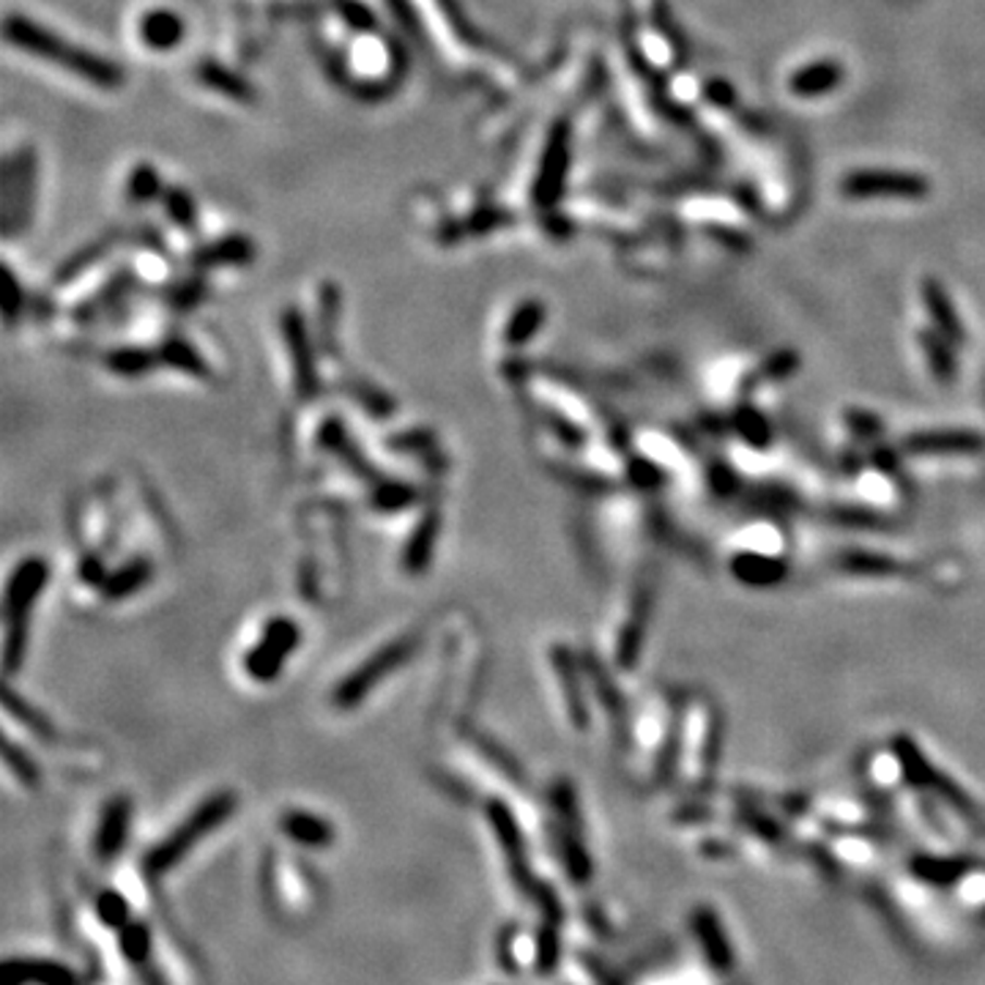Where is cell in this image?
Listing matches in <instances>:
<instances>
[{
  "label": "cell",
  "instance_id": "cell-10",
  "mask_svg": "<svg viewBox=\"0 0 985 985\" xmlns=\"http://www.w3.org/2000/svg\"><path fill=\"white\" fill-rule=\"evenodd\" d=\"M3 985H83L74 969L63 966L58 961H41V958H12L3 963L0 974Z\"/></svg>",
  "mask_w": 985,
  "mask_h": 985
},
{
  "label": "cell",
  "instance_id": "cell-20",
  "mask_svg": "<svg viewBox=\"0 0 985 985\" xmlns=\"http://www.w3.org/2000/svg\"><path fill=\"white\" fill-rule=\"evenodd\" d=\"M553 665H556L558 681H562L569 715H572L575 726L583 731V728L589 726V723H586L589 721V715H586L583 693H580V670H578V665H575V654L569 652L567 647H556L553 649Z\"/></svg>",
  "mask_w": 985,
  "mask_h": 985
},
{
  "label": "cell",
  "instance_id": "cell-14",
  "mask_svg": "<svg viewBox=\"0 0 985 985\" xmlns=\"http://www.w3.org/2000/svg\"><path fill=\"white\" fill-rule=\"evenodd\" d=\"M280 829L293 844L305 846V849H327L334 844V824L318 813L299 811V808L282 813Z\"/></svg>",
  "mask_w": 985,
  "mask_h": 985
},
{
  "label": "cell",
  "instance_id": "cell-19",
  "mask_svg": "<svg viewBox=\"0 0 985 985\" xmlns=\"http://www.w3.org/2000/svg\"><path fill=\"white\" fill-rule=\"evenodd\" d=\"M972 862L963 860V857H928L920 854L912 860V873L920 882L931 884V887H952V884L963 882V878L972 873Z\"/></svg>",
  "mask_w": 985,
  "mask_h": 985
},
{
  "label": "cell",
  "instance_id": "cell-4",
  "mask_svg": "<svg viewBox=\"0 0 985 985\" xmlns=\"http://www.w3.org/2000/svg\"><path fill=\"white\" fill-rule=\"evenodd\" d=\"M679 739L685 748V761L693 766L695 780L704 783L715 769L717 753H721V723H717L715 706L704 695H693L685 701V710L679 715Z\"/></svg>",
  "mask_w": 985,
  "mask_h": 985
},
{
  "label": "cell",
  "instance_id": "cell-7",
  "mask_svg": "<svg viewBox=\"0 0 985 985\" xmlns=\"http://www.w3.org/2000/svg\"><path fill=\"white\" fill-rule=\"evenodd\" d=\"M484 811H488L490 827H493V833H496V838H498V844H502L504 854H507L509 873H513L515 884H518L520 890L529 892V896H531V892H534V887H537V878L531 876V871H529V857H526V840H524V833H520V827H518V818L513 816L509 805H507V802H502V800H490Z\"/></svg>",
  "mask_w": 985,
  "mask_h": 985
},
{
  "label": "cell",
  "instance_id": "cell-36",
  "mask_svg": "<svg viewBox=\"0 0 985 985\" xmlns=\"http://www.w3.org/2000/svg\"><path fill=\"white\" fill-rule=\"evenodd\" d=\"M710 233L717 238V242L726 244V247H731V249H739V253H742V249H748V247H750L748 238H742V236H739V233L728 231V227H723V231H717V227H710Z\"/></svg>",
  "mask_w": 985,
  "mask_h": 985
},
{
  "label": "cell",
  "instance_id": "cell-15",
  "mask_svg": "<svg viewBox=\"0 0 985 985\" xmlns=\"http://www.w3.org/2000/svg\"><path fill=\"white\" fill-rule=\"evenodd\" d=\"M285 334L287 343L293 348V367H296V389H299V397L310 401L312 394L318 392V375H316V361H312V348L310 340H307L305 327L296 316L285 318Z\"/></svg>",
  "mask_w": 985,
  "mask_h": 985
},
{
  "label": "cell",
  "instance_id": "cell-26",
  "mask_svg": "<svg viewBox=\"0 0 985 985\" xmlns=\"http://www.w3.org/2000/svg\"><path fill=\"white\" fill-rule=\"evenodd\" d=\"M121 952L126 956V961L132 963H146L151 956V931L146 923H126L121 928Z\"/></svg>",
  "mask_w": 985,
  "mask_h": 985
},
{
  "label": "cell",
  "instance_id": "cell-16",
  "mask_svg": "<svg viewBox=\"0 0 985 985\" xmlns=\"http://www.w3.org/2000/svg\"><path fill=\"white\" fill-rule=\"evenodd\" d=\"M923 301L928 307V316L934 321L936 332L945 334L950 343H963L966 340V329H963L961 318H958L956 307H952L950 293L945 291V285L939 280L923 282Z\"/></svg>",
  "mask_w": 985,
  "mask_h": 985
},
{
  "label": "cell",
  "instance_id": "cell-29",
  "mask_svg": "<svg viewBox=\"0 0 985 985\" xmlns=\"http://www.w3.org/2000/svg\"><path fill=\"white\" fill-rule=\"evenodd\" d=\"M912 446L914 450H928V452H936V450H974V446H980V441H977V435H969V433H941V435H918V439L912 441Z\"/></svg>",
  "mask_w": 985,
  "mask_h": 985
},
{
  "label": "cell",
  "instance_id": "cell-27",
  "mask_svg": "<svg viewBox=\"0 0 985 985\" xmlns=\"http://www.w3.org/2000/svg\"><path fill=\"white\" fill-rule=\"evenodd\" d=\"M96 914L108 928L121 931L126 923H132V909L119 890H102L96 896Z\"/></svg>",
  "mask_w": 985,
  "mask_h": 985
},
{
  "label": "cell",
  "instance_id": "cell-31",
  "mask_svg": "<svg viewBox=\"0 0 985 985\" xmlns=\"http://www.w3.org/2000/svg\"><path fill=\"white\" fill-rule=\"evenodd\" d=\"M162 359L168 361V365L178 367V370L189 372V375H200V378L206 375V365H204V361H200V356H197L195 350H192L189 345H184V343H170V345H164V348H162Z\"/></svg>",
  "mask_w": 985,
  "mask_h": 985
},
{
  "label": "cell",
  "instance_id": "cell-5",
  "mask_svg": "<svg viewBox=\"0 0 985 985\" xmlns=\"http://www.w3.org/2000/svg\"><path fill=\"white\" fill-rule=\"evenodd\" d=\"M299 643L301 627L296 621L287 619V616H271L263 625L260 641L244 657V670L249 674V679L271 685L282 674L287 657L299 649Z\"/></svg>",
  "mask_w": 985,
  "mask_h": 985
},
{
  "label": "cell",
  "instance_id": "cell-18",
  "mask_svg": "<svg viewBox=\"0 0 985 985\" xmlns=\"http://www.w3.org/2000/svg\"><path fill=\"white\" fill-rule=\"evenodd\" d=\"M151 578L153 567L148 558L143 556L130 558V562L121 564L119 569L108 572V578H104L102 583V594L110 603H119V600H126L132 598V594H137L140 589H146V586L151 583Z\"/></svg>",
  "mask_w": 985,
  "mask_h": 985
},
{
  "label": "cell",
  "instance_id": "cell-28",
  "mask_svg": "<svg viewBox=\"0 0 985 985\" xmlns=\"http://www.w3.org/2000/svg\"><path fill=\"white\" fill-rule=\"evenodd\" d=\"M558 952H562V941H558V925L547 923L540 928L537 936V969L542 974H551L558 963Z\"/></svg>",
  "mask_w": 985,
  "mask_h": 985
},
{
  "label": "cell",
  "instance_id": "cell-2",
  "mask_svg": "<svg viewBox=\"0 0 985 985\" xmlns=\"http://www.w3.org/2000/svg\"><path fill=\"white\" fill-rule=\"evenodd\" d=\"M50 580V567L45 558L28 556L17 564L7 583V600H3V619H7V674L23 665L25 643H28V619L34 611L36 600L45 591Z\"/></svg>",
  "mask_w": 985,
  "mask_h": 985
},
{
  "label": "cell",
  "instance_id": "cell-21",
  "mask_svg": "<svg viewBox=\"0 0 985 985\" xmlns=\"http://www.w3.org/2000/svg\"><path fill=\"white\" fill-rule=\"evenodd\" d=\"M419 502V490L403 479H378L372 482L370 507L383 515H397Z\"/></svg>",
  "mask_w": 985,
  "mask_h": 985
},
{
  "label": "cell",
  "instance_id": "cell-8",
  "mask_svg": "<svg viewBox=\"0 0 985 985\" xmlns=\"http://www.w3.org/2000/svg\"><path fill=\"white\" fill-rule=\"evenodd\" d=\"M690 931H693L695 945H699L701 956L710 963L712 972L723 974V977L731 974L734 966H737V952H734L721 914L712 907H695L693 914H690Z\"/></svg>",
  "mask_w": 985,
  "mask_h": 985
},
{
  "label": "cell",
  "instance_id": "cell-12",
  "mask_svg": "<svg viewBox=\"0 0 985 985\" xmlns=\"http://www.w3.org/2000/svg\"><path fill=\"white\" fill-rule=\"evenodd\" d=\"M846 72L844 63L833 61V58H824V61H813L808 66L797 69L791 77H788V90L800 99H818V96H827L844 83Z\"/></svg>",
  "mask_w": 985,
  "mask_h": 985
},
{
  "label": "cell",
  "instance_id": "cell-32",
  "mask_svg": "<svg viewBox=\"0 0 985 985\" xmlns=\"http://www.w3.org/2000/svg\"><path fill=\"white\" fill-rule=\"evenodd\" d=\"M435 444V439H433V433H430V430H406V433H401V435H394L392 441H389V446H392V450H397V452H428L430 446Z\"/></svg>",
  "mask_w": 985,
  "mask_h": 985
},
{
  "label": "cell",
  "instance_id": "cell-23",
  "mask_svg": "<svg viewBox=\"0 0 985 985\" xmlns=\"http://www.w3.org/2000/svg\"><path fill=\"white\" fill-rule=\"evenodd\" d=\"M3 704H7L9 715L17 717V721L23 723V726L28 728L30 734H36L39 739H52V737H56V728H52L50 717H47L45 712L36 710V706H30L25 699H20V695L14 693L12 687H7V693H3Z\"/></svg>",
  "mask_w": 985,
  "mask_h": 985
},
{
  "label": "cell",
  "instance_id": "cell-34",
  "mask_svg": "<svg viewBox=\"0 0 985 985\" xmlns=\"http://www.w3.org/2000/svg\"><path fill=\"white\" fill-rule=\"evenodd\" d=\"M704 96L706 102L721 110H731L737 104V90H734V85L728 79H710L704 85Z\"/></svg>",
  "mask_w": 985,
  "mask_h": 985
},
{
  "label": "cell",
  "instance_id": "cell-30",
  "mask_svg": "<svg viewBox=\"0 0 985 985\" xmlns=\"http://www.w3.org/2000/svg\"><path fill=\"white\" fill-rule=\"evenodd\" d=\"M3 759H7L9 769H12L25 786H36V783H39V766H36V761L30 759L25 750H20L12 739H7V744H3Z\"/></svg>",
  "mask_w": 985,
  "mask_h": 985
},
{
  "label": "cell",
  "instance_id": "cell-11",
  "mask_svg": "<svg viewBox=\"0 0 985 985\" xmlns=\"http://www.w3.org/2000/svg\"><path fill=\"white\" fill-rule=\"evenodd\" d=\"M130 822H132L130 797H113V800L108 802V808H104L99 829H96L94 849H96V857H99V860L108 862V860H115V857H119L121 846L126 844Z\"/></svg>",
  "mask_w": 985,
  "mask_h": 985
},
{
  "label": "cell",
  "instance_id": "cell-35",
  "mask_svg": "<svg viewBox=\"0 0 985 985\" xmlns=\"http://www.w3.org/2000/svg\"><path fill=\"white\" fill-rule=\"evenodd\" d=\"M79 578H83L85 583L102 586L104 578H108V569H104V564L96 556H85L83 564H79Z\"/></svg>",
  "mask_w": 985,
  "mask_h": 985
},
{
  "label": "cell",
  "instance_id": "cell-13",
  "mask_svg": "<svg viewBox=\"0 0 985 985\" xmlns=\"http://www.w3.org/2000/svg\"><path fill=\"white\" fill-rule=\"evenodd\" d=\"M441 524H444V518H441L439 509H428L417 520V529L411 531L406 551H403V567H406L408 575H422L428 569V564L433 562L435 545H439L441 537Z\"/></svg>",
  "mask_w": 985,
  "mask_h": 985
},
{
  "label": "cell",
  "instance_id": "cell-22",
  "mask_svg": "<svg viewBox=\"0 0 985 985\" xmlns=\"http://www.w3.org/2000/svg\"><path fill=\"white\" fill-rule=\"evenodd\" d=\"M920 345H923L925 359H928L934 375L941 383H950L956 378V356L950 350V340L941 332H923L920 334Z\"/></svg>",
  "mask_w": 985,
  "mask_h": 985
},
{
  "label": "cell",
  "instance_id": "cell-9",
  "mask_svg": "<svg viewBox=\"0 0 985 985\" xmlns=\"http://www.w3.org/2000/svg\"><path fill=\"white\" fill-rule=\"evenodd\" d=\"M23 23H17L20 41H23L28 50L39 52V56H47V58H66L69 69L79 72L83 77L99 79V83H108V79H113V69H110L104 61H99V58H94V56H77V52H72L69 47L63 50L61 41L52 39L50 34H41V30H34L30 25H23Z\"/></svg>",
  "mask_w": 985,
  "mask_h": 985
},
{
  "label": "cell",
  "instance_id": "cell-24",
  "mask_svg": "<svg viewBox=\"0 0 985 985\" xmlns=\"http://www.w3.org/2000/svg\"><path fill=\"white\" fill-rule=\"evenodd\" d=\"M545 321V307L540 301H526L518 310L513 312L507 323V343L509 345H526L537 334V329Z\"/></svg>",
  "mask_w": 985,
  "mask_h": 985
},
{
  "label": "cell",
  "instance_id": "cell-17",
  "mask_svg": "<svg viewBox=\"0 0 985 985\" xmlns=\"http://www.w3.org/2000/svg\"><path fill=\"white\" fill-rule=\"evenodd\" d=\"M553 840H556L558 860H562L567 876L572 878L575 884H589L591 873H594V862H591L589 851H586L583 840H580V829L569 827V824L562 822V824H556Z\"/></svg>",
  "mask_w": 985,
  "mask_h": 985
},
{
  "label": "cell",
  "instance_id": "cell-33",
  "mask_svg": "<svg viewBox=\"0 0 985 985\" xmlns=\"http://www.w3.org/2000/svg\"><path fill=\"white\" fill-rule=\"evenodd\" d=\"M146 28L151 30V36H148L153 41L151 47H170L168 41L173 39V34L178 36V20H173L170 14H153Z\"/></svg>",
  "mask_w": 985,
  "mask_h": 985
},
{
  "label": "cell",
  "instance_id": "cell-25",
  "mask_svg": "<svg viewBox=\"0 0 985 985\" xmlns=\"http://www.w3.org/2000/svg\"><path fill=\"white\" fill-rule=\"evenodd\" d=\"M157 365V356L148 354L143 348H121L115 354L108 356V367L115 372V375H124V378H137V375H146L151 367Z\"/></svg>",
  "mask_w": 985,
  "mask_h": 985
},
{
  "label": "cell",
  "instance_id": "cell-1",
  "mask_svg": "<svg viewBox=\"0 0 985 985\" xmlns=\"http://www.w3.org/2000/svg\"><path fill=\"white\" fill-rule=\"evenodd\" d=\"M233 811H236V795H233V791H217L209 800L200 802V805H197L195 811L168 835V838L159 840V844L148 851L146 860H143V867H146L148 876L151 878L162 876L170 867L178 865V862L189 854L192 846L200 844L211 829L222 827V824L233 816Z\"/></svg>",
  "mask_w": 985,
  "mask_h": 985
},
{
  "label": "cell",
  "instance_id": "cell-3",
  "mask_svg": "<svg viewBox=\"0 0 985 985\" xmlns=\"http://www.w3.org/2000/svg\"><path fill=\"white\" fill-rule=\"evenodd\" d=\"M419 649V636H406V638H397V641L386 643V647L378 649L372 657H367L365 663L356 665L343 681L332 690V704L337 710H356L367 695L386 679L389 674L394 670H401L408 660L414 657V652Z\"/></svg>",
  "mask_w": 985,
  "mask_h": 985
},
{
  "label": "cell",
  "instance_id": "cell-6",
  "mask_svg": "<svg viewBox=\"0 0 985 985\" xmlns=\"http://www.w3.org/2000/svg\"><path fill=\"white\" fill-rule=\"evenodd\" d=\"M840 192L851 200H923L931 192V181L907 170H854L844 175Z\"/></svg>",
  "mask_w": 985,
  "mask_h": 985
}]
</instances>
